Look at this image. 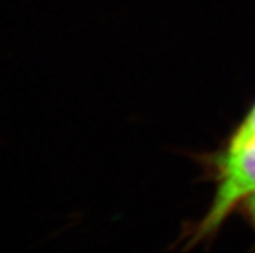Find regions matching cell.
Wrapping results in <instances>:
<instances>
[{
    "mask_svg": "<svg viewBox=\"0 0 255 253\" xmlns=\"http://www.w3.org/2000/svg\"><path fill=\"white\" fill-rule=\"evenodd\" d=\"M216 191L210 208L193 229L188 240L196 246L214 237L228 217L255 192V137L236 151H220L213 156Z\"/></svg>",
    "mask_w": 255,
    "mask_h": 253,
    "instance_id": "6da1fadb",
    "label": "cell"
},
{
    "mask_svg": "<svg viewBox=\"0 0 255 253\" xmlns=\"http://www.w3.org/2000/svg\"><path fill=\"white\" fill-rule=\"evenodd\" d=\"M254 137H255V102L251 105V108L246 111L240 124L236 127L233 134H231L223 151H236L245 147L248 142H251Z\"/></svg>",
    "mask_w": 255,
    "mask_h": 253,
    "instance_id": "7a4b0ae2",
    "label": "cell"
},
{
    "mask_svg": "<svg viewBox=\"0 0 255 253\" xmlns=\"http://www.w3.org/2000/svg\"><path fill=\"white\" fill-rule=\"evenodd\" d=\"M242 204H243V212H245V217H246L248 223L252 226V229L255 231V192L251 194Z\"/></svg>",
    "mask_w": 255,
    "mask_h": 253,
    "instance_id": "3957f363",
    "label": "cell"
}]
</instances>
